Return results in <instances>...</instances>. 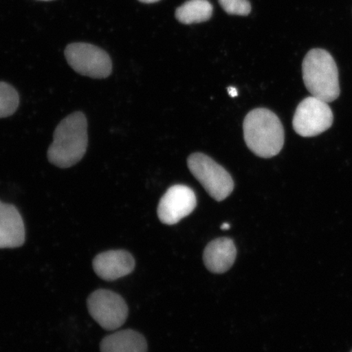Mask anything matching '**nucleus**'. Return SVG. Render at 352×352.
<instances>
[{"mask_svg": "<svg viewBox=\"0 0 352 352\" xmlns=\"http://www.w3.org/2000/svg\"><path fill=\"white\" fill-rule=\"evenodd\" d=\"M139 1L144 3H153L160 1V0H139Z\"/></svg>", "mask_w": 352, "mask_h": 352, "instance_id": "17", "label": "nucleus"}, {"mask_svg": "<svg viewBox=\"0 0 352 352\" xmlns=\"http://www.w3.org/2000/svg\"><path fill=\"white\" fill-rule=\"evenodd\" d=\"M302 78L312 96L333 102L340 95V79L336 60L327 50L314 48L302 61Z\"/></svg>", "mask_w": 352, "mask_h": 352, "instance_id": "3", "label": "nucleus"}, {"mask_svg": "<svg viewBox=\"0 0 352 352\" xmlns=\"http://www.w3.org/2000/svg\"><path fill=\"white\" fill-rule=\"evenodd\" d=\"M197 206V197L192 189L182 184L168 188L161 198L157 208L160 221L173 226L190 214Z\"/></svg>", "mask_w": 352, "mask_h": 352, "instance_id": "8", "label": "nucleus"}, {"mask_svg": "<svg viewBox=\"0 0 352 352\" xmlns=\"http://www.w3.org/2000/svg\"><path fill=\"white\" fill-rule=\"evenodd\" d=\"M188 166L191 173L214 200L223 201L233 191L234 182L230 174L206 154H191L188 158Z\"/></svg>", "mask_w": 352, "mask_h": 352, "instance_id": "4", "label": "nucleus"}, {"mask_svg": "<svg viewBox=\"0 0 352 352\" xmlns=\"http://www.w3.org/2000/svg\"><path fill=\"white\" fill-rule=\"evenodd\" d=\"M230 223H224L222 224V226H221L222 230H230Z\"/></svg>", "mask_w": 352, "mask_h": 352, "instance_id": "18", "label": "nucleus"}, {"mask_svg": "<svg viewBox=\"0 0 352 352\" xmlns=\"http://www.w3.org/2000/svg\"><path fill=\"white\" fill-rule=\"evenodd\" d=\"M219 3L228 14L248 16L252 12V4L248 0H219Z\"/></svg>", "mask_w": 352, "mask_h": 352, "instance_id": "15", "label": "nucleus"}, {"mask_svg": "<svg viewBox=\"0 0 352 352\" xmlns=\"http://www.w3.org/2000/svg\"><path fill=\"white\" fill-rule=\"evenodd\" d=\"M65 56L70 67L82 76L101 79L112 73V61L107 52L91 44H69Z\"/></svg>", "mask_w": 352, "mask_h": 352, "instance_id": "5", "label": "nucleus"}, {"mask_svg": "<svg viewBox=\"0 0 352 352\" xmlns=\"http://www.w3.org/2000/svg\"><path fill=\"white\" fill-rule=\"evenodd\" d=\"M243 131L246 145L258 157H274L284 146V127L270 109L259 108L250 111L245 118Z\"/></svg>", "mask_w": 352, "mask_h": 352, "instance_id": "2", "label": "nucleus"}, {"mask_svg": "<svg viewBox=\"0 0 352 352\" xmlns=\"http://www.w3.org/2000/svg\"><path fill=\"white\" fill-rule=\"evenodd\" d=\"M333 114L327 101L309 96L298 105L293 127L302 138H314L332 126Z\"/></svg>", "mask_w": 352, "mask_h": 352, "instance_id": "7", "label": "nucleus"}, {"mask_svg": "<svg viewBox=\"0 0 352 352\" xmlns=\"http://www.w3.org/2000/svg\"><path fill=\"white\" fill-rule=\"evenodd\" d=\"M87 305L91 318L108 331L120 328L129 316L124 299L111 290H96L88 297Z\"/></svg>", "mask_w": 352, "mask_h": 352, "instance_id": "6", "label": "nucleus"}, {"mask_svg": "<svg viewBox=\"0 0 352 352\" xmlns=\"http://www.w3.org/2000/svg\"><path fill=\"white\" fill-rule=\"evenodd\" d=\"M19 92L10 83L0 82V118L10 117L19 109Z\"/></svg>", "mask_w": 352, "mask_h": 352, "instance_id": "14", "label": "nucleus"}, {"mask_svg": "<svg viewBox=\"0 0 352 352\" xmlns=\"http://www.w3.org/2000/svg\"><path fill=\"white\" fill-rule=\"evenodd\" d=\"M236 257L234 242L223 237L210 241L204 250V261L213 274H224L230 270Z\"/></svg>", "mask_w": 352, "mask_h": 352, "instance_id": "11", "label": "nucleus"}, {"mask_svg": "<svg viewBox=\"0 0 352 352\" xmlns=\"http://www.w3.org/2000/svg\"><path fill=\"white\" fill-rule=\"evenodd\" d=\"M101 352H147L148 345L142 334L132 329L120 330L103 338Z\"/></svg>", "mask_w": 352, "mask_h": 352, "instance_id": "12", "label": "nucleus"}, {"mask_svg": "<svg viewBox=\"0 0 352 352\" xmlns=\"http://www.w3.org/2000/svg\"><path fill=\"white\" fill-rule=\"evenodd\" d=\"M88 145L85 114L74 112L56 126L54 142L47 151V160L59 168H69L85 157Z\"/></svg>", "mask_w": 352, "mask_h": 352, "instance_id": "1", "label": "nucleus"}, {"mask_svg": "<svg viewBox=\"0 0 352 352\" xmlns=\"http://www.w3.org/2000/svg\"><path fill=\"white\" fill-rule=\"evenodd\" d=\"M213 6L208 0H188L175 11V17L184 25L201 23L210 19Z\"/></svg>", "mask_w": 352, "mask_h": 352, "instance_id": "13", "label": "nucleus"}, {"mask_svg": "<svg viewBox=\"0 0 352 352\" xmlns=\"http://www.w3.org/2000/svg\"><path fill=\"white\" fill-rule=\"evenodd\" d=\"M25 241V224L19 210L0 201V249L20 248Z\"/></svg>", "mask_w": 352, "mask_h": 352, "instance_id": "10", "label": "nucleus"}, {"mask_svg": "<svg viewBox=\"0 0 352 352\" xmlns=\"http://www.w3.org/2000/svg\"><path fill=\"white\" fill-rule=\"evenodd\" d=\"M43 1H51V0H43Z\"/></svg>", "mask_w": 352, "mask_h": 352, "instance_id": "19", "label": "nucleus"}, {"mask_svg": "<svg viewBox=\"0 0 352 352\" xmlns=\"http://www.w3.org/2000/svg\"><path fill=\"white\" fill-rule=\"evenodd\" d=\"M351 352H352V350H351Z\"/></svg>", "mask_w": 352, "mask_h": 352, "instance_id": "20", "label": "nucleus"}, {"mask_svg": "<svg viewBox=\"0 0 352 352\" xmlns=\"http://www.w3.org/2000/svg\"><path fill=\"white\" fill-rule=\"evenodd\" d=\"M228 94H230V96H232V98H236V96L239 95V94H237L236 88L233 87H228Z\"/></svg>", "mask_w": 352, "mask_h": 352, "instance_id": "16", "label": "nucleus"}, {"mask_svg": "<svg viewBox=\"0 0 352 352\" xmlns=\"http://www.w3.org/2000/svg\"><path fill=\"white\" fill-rule=\"evenodd\" d=\"M135 258L126 250H108L95 257L92 267L100 278L113 281L126 276L133 272Z\"/></svg>", "mask_w": 352, "mask_h": 352, "instance_id": "9", "label": "nucleus"}]
</instances>
